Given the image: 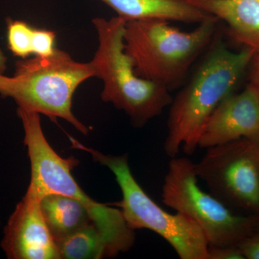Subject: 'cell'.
<instances>
[{
    "label": "cell",
    "instance_id": "cell-6",
    "mask_svg": "<svg viewBox=\"0 0 259 259\" xmlns=\"http://www.w3.org/2000/svg\"><path fill=\"white\" fill-rule=\"evenodd\" d=\"M71 141L74 147L88 151L115 175L122 194L116 205L120 207L130 228L154 232L168 242L180 258L207 259L209 245L200 227L185 214H171L156 203L134 178L127 155L103 154L76 140Z\"/></svg>",
    "mask_w": 259,
    "mask_h": 259
},
{
    "label": "cell",
    "instance_id": "cell-1",
    "mask_svg": "<svg viewBox=\"0 0 259 259\" xmlns=\"http://www.w3.org/2000/svg\"><path fill=\"white\" fill-rule=\"evenodd\" d=\"M255 54L248 48L233 52L214 38L190 81L170 105L163 147L167 156L176 157L181 148L186 154H193L209 117L235 93Z\"/></svg>",
    "mask_w": 259,
    "mask_h": 259
},
{
    "label": "cell",
    "instance_id": "cell-18",
    "mask_svg": "<svg viewBox=\"0 0 259 259\" xmlns=\"http://www.w3.org/2000/svg\"><path fill=\"white\" fill-rule=\"evenodd\" d=\"M207 259H244L238 247L208 246Z\"/></svg>",
    "mask_w": 259,
    "mask_h": 259
},
{
    "label": "cell",
    "instance_id": "cell-19",
    "mask_svg": "<svg viewBox=\"0 0 259 259\" xmlns=\"http://www.w3.org/2000/svg\"><path fill=\"white\" fill-rule=\"evenodd\" d=\"M248 69H250L249 82L259 95V54H255Z\"/></svg>",
    "mask_w": 259,
    "mask_h": 259
},
{
    "label": "cell",
    "instance_id": "cell-21",
    "mask_svg": "<svg viewBox=\"0 0 259 259\" xmlns=\"http://www.w3.org/2000/svg\"><path fill=\"white\" fill-rule=\"evenodd\" d=\"M248 139L250 140V142H251L253 146H254L259 160V132L258 134L254 135V136H252V137Z\"/></svg>",
    "mask_w": 259,
    "mask_h": 259
},
{
    "label": "cell",
    "instance_id": "cell-10",
    "mask_svg": "<svg viewBox=\"0 0 259 259\" xmlns=\"http://www.w3.org/2000/svg\"><path fill=\"white\" fill-rule=\"evenodd\" d=\"M259 132V95L247 84L217 107L209 117L199 138L198 147L208 148L245 138Z\"/></svg>",
    "mask_w": 259,
    "mask_h": 259
},
{
    "label": "cell",
    "instance_id": "cell-3",
    "mask_svg": "<svg viewBox=\"0 0 259 259\" xmlns=\"http://www.w3.org/2000/svg\"><path fill=\"white\" fill-rule=\"evenodd\" d=\"M18 115L23 124L24 144L31 166L28 187L40 199L47 194H59L83 204L106 241L107 257L131 249L135 242L134 230L126 223L122 211L96 202L81 190L71 175L76 159L62 158L53 149L44 136L39 114L18 108Z\"/></svg>",
    "mask_w": 259,
    "mask_h": 259
},
{
    "label": "cell",
    "instance_id": "cell-12",
    "mask_svg": "<svg viewBox=\"0 0 259 259\" xmlns=\"http://www.w3.org/2000/svg\"><path fill=\"white\" fill-rule=\"evenodd\" d=\"M126 22L158 20L199 23L207 14L187 0H100Z\"/></svg>",
    "mask_w": 259,
    "mask_h": 259
},
{
    "label": "cell",
    "instance_id": "cell-5",
    "mask_svg": "<svg viewBox=\"0 0 259 259\" xmlns=\"http://www.w3.org/2000/svg\"><path fill=\"white\" fill-rule=\"evenodd\" d=\"M95 77L90 62L75 61L56 49L47 57L34 56L17 61L13 76H0V95L13 99L18 108L67 121L81 134L89 129L72 112L76 89Z\"/></svg>",
    "mask_w": 259,
    "mask_h": 259
},
{
    "label": "cell",
    "instance_id": "cell-16",
    "mask_svg": "<svg viewBox=\"0 0 259 259\" xmlns=\"http://www.w3.org/2000/svg\"><path fill=\"white\" fill-rule=\"evenodd\" d=\"M56 32L46 29L35 28L34 31L33 55L47 57L56 50Z\"/></svg>",
    "mask_w": 259,
    "mask_h": 259
},
{
    "label": "cell",
    "instance_id": "cell-22",
    "mask_svg": "<svg viewBox=\"0 0 259 259\" xmlns=\"http://www.w3.org/2000/svg\"><path fill=\"white\" fill-rule=\"evenodd\" d=\"M258 228V229H259V220H258V228Z\"/></svg>",
    "mask_w": 259,
    "mask_h": 259
},
{
    "label": "cell",
    "instance_id": "cell-9",
    "mask_svg": "<svg viewBox=\"0 0 259 259\" xmlns=\"http://www.w3.org/2000/svg\"><path fill=\"white\" fill-rule=\"evenodd\" d=\"M1 247L10 259L61 258L42 215L40 199L30 187L5 227Z\"/></svg>",
    "mask_w": 259,
    "mask_h": 259
},
{
    "label": "cell",
    "instance_id": "cell-7",
    "mask_svg": "<svg viewBox=\"0 0 259 259\" xmlns=\"http://www.w3.org/2000/svg\"><path fill=\"white\" fill-rule=\"evenodd\" d=\"M161 196L167 207L200 227L209 246L238 247L258 228L259 215L236 214L215 196L202 190L194 163L187 158H171Z\"/></svg>",
    "mask_w": 259,
    "mask_h": 259
},
{
    "label": "cell",
    "instance_id": "cell-2",
    "mask_svg": "<svg viewBox=\"0 0 259 259\" xmlns=\"http://www.w3.org/2000/svg\"><path fill=\"white\" fill-rule=\"evenodd\" d=\"M219 20L210 16L191 31H182L158 19L127 22L124 32L126 53L136 74L170 92L182 84L197 59L208 49Z\"/></svg>",
    "mask_w": 259,
    "mask_h": 259
},
{
    "label": "cell",
    "instance_id": "cell-8",
    "mask_svg": "<svg viewBox=\"0 0 259 259\" xmlns=\"http://www.w3.org/2000/svg\"><path fill=\"white\" fill-rule=\"evenodd\" d=\"M207 149L194 163L198 179L230 208L259 215V160L250 140L242 138Z\"/></svg>",
    "mask_w": 259,
    "mask_h": 259
},
{
    "label": "cell",
    "instance_id": "cell-13",
    "mask_svg": "<svg viewBox=\"0 0 259 259\" xmlns=\"http://www.w3.org/2000/svg\"><path fill=\"white\" fill-rule=\"evenodd\" d=\"M40 208L55 241L93 223L87 207L79 201L59 194L40 199Z\"/></svg>",
    "mask_w": 259,
    "mask_h": 259
},
{
    "label": "cell",
    "instance_id": "cell-17",
    "mask_svg": "<svg viewBox=\"0 0 259 259\" xmlns=\"http://www.w3.org/2000/svg\"><path fill=\"white\" fill-rule=\"evenodd\" d=\"M238 248L244 258L259 259V229L243 239Z\"/></svg>",
    "mask_w": 259,
    "mask_h": 259
},
{
    "label": "cell",
    "instance_id": "cell-15",
    "mask_svg": "<svg viewBox=\"0 0 259 259\" xmlns=\"http://www.w3.org/2000/svg\"><path fill=\"white\" fill-rule=\"evenodd\" d=\"M34 31L35 28L22 20H8V49L13 55L22 59L33 55Z\"/></svg>",
    "mask_w": 259,
    "mask_h": 259
},
{
    "label": "cell",
    "instance_id": "cell-20",
    "mask_svg": "<svg viewBox=\"0 0 259 259\" xmlns=\"http://www.w3.org/2000/svg\"><path fill=\"white\" fill-rule=\"evenodd\" d=\"M7 63H8V58L0 47V76L5 75L7 69Z\"/></svg>",
    "mask_w": 259,
    "mask_h": 259
},
{
    "label": "cell",
    "instance_id": "cell-4",
    "mask_svg": "<svg viewBox=\"0 0 259 259\" xmlns=\"http://www.w3.org/2000/svg\"><path fill=\"white\" fill-rule=\"evenodd\" d=\"M126 23L118 16L93 19L98 47L90 64L95 76L103 82L102 100L125 112L135 126L142 127L170 106L173 98L168 89L136 74L125 50Z\"/></svg>",
    "mask_w": 259,
    "mask_h": 259
},
{
    "label": "cell",
    "instance_id": "cell-14",
    "mask_svg": "<svg viewBox=\"0 0 259 259\" xmlns=\"http://www.w3.org/2000/svg\"><path fill=\"white\" fill-rule=\"evenodd\" d=\"M56 243L61 258L99 259L107 256L106 241L94 223Z\"/></svg>",
    "mask_w": 259,
    "mask_h": 259
},
{
    "label": "cell",
    "instance_id": "cell-11",
    "mask_svg": "<svg viewBox=\"0 0 259 259\" xmlns=\"http://www.w3.org/2000/svg\"><path fill=\"white\" fill-rule=\"evenodd\" d=\"M207 14L222 20L238 44L259 54V0H187Z\"/></svg>",
    "mask_w": 259,
    "mask_h": 259
},
{
    "label": "cell",
    "instance_id": "cell-23",
    "mask_svg": "<svg viewBox=\"0 0 259 259\" xmlns=\"http://www.w3.org/2000/svg\"><path fill=\"white\" fill-rule=\"evenodd\" d=\"M0 225H1V222H0Z\"/></svg>",
    "mask_w": 259,
    "mask_h": 259
}]
</instances>
